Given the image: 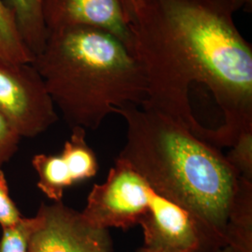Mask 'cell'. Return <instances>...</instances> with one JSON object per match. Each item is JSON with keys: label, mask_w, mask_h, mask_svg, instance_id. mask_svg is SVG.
I'll use <instances>...</instances> for the list:
<instances>
[{"label": "cell", "mask_w": 252, "mask_h": 252, "mask_svg": "<svg viewBox=\"0 0 252 252\" xmlns=\"http://www.w3.org/2000/svg\"><path fill=\"white\" fill-rule=\"evenodd\" d=\"M32 64L71 129L96 130L117 108L141 107L147 98V81L135 55L101 30L50 31Z\"/></svg>", "instance_id": "3957f363"}, {"label": "cell", "mask_w": 252, "mask_h": 252, "mask_svg": "<svg viewBox=\"0 0 252 252\" xmlns=\"http://www.w3.org/2000/svg\"><path fill=\"white\" fill-rule=\"evenodd\" d=\"M221 0H137L126 11L141 108L220 149L252 130V46Z\"/></svg>", "instance_id": "6da1fadb"}, {"label": "cell", "mask_w": 252, "mask_h": 252, "mask_svg": "<svg viewBox=\"0 0 252 252\" xmlns=\"http://www.w3.org/2000/svg\"><path fill=\"white\" fill-rule=\"evenodd\" d=\"M215 252H235L234 250L230 247V246H224V247H221L220 248L219 250H217Z\"/></svg>", "instance_id": "d6986e66"}, {"label": "cell", "mask_w": 252, "mask_h": 252, "mask_svg": "<svg viewBox=\"0 0 252 252\" xmlns=\"http://www.w3.org/2000/svg\"><path fill=\"white\" fill-rule=\"evenodd\" d=\"M139 252H154V251H152V250H148V249H146V248H143L141 251Z\"/></svg>", "instance_id": "ffe728a7"}, {"label": "cell", "mask_w": 252, "mask_h": 252, "mask_svg": "<svg viewBox=\"0 0 252 252\" xmlns=\"http://www.w3.org/2000/svg\"><path fill=\"white\" fill-rule=\"evenodd\" d=\"M32 165L38 177L37 188L54 202L62 201L64 189L94 178L99 168L95 153L87 144L86 130L81 127L71 129L61 154H36Z\"/></svg>", "instance_id": "ba28073f"}, {"label": "cell", "mask_w": 252, "mask_h": 252, "mask_svg": "<svg viewBox=\"0 0 252 252\" xmlns=\"http://www.w3.org/2000/svg\"><path fill=\"white\" fill-rule=\"evenodd\" d=\"M21 135L0 113V167L17 153Z\"/></svg>", "instance_id": "2e32d148"}, {"label": "cell", "mask_w": 252, "mask_h": 252, "mask_svg": "<svg viewBox=\"0 0 252 252\" xmlns=\"http://www.w3.org/2000/svg\"><path fill=\"white\" fill-rule=\"evenodd\" d=\"M226 161L238 178L252 181V130H247L236 138Z\"/></svg>", "instance_id": "5bb4252c"}, {"label": "cell", "mask_w": 252, "mask_h": 252, "mask_svg": "<svg viewBox=\"0 0 252 252\" xmlns=\"http://www.w3.org/2000/svg\"><path fill=\"white\" fill-rule=\"evenodd\" d=\"M234 12L243 9L247 12H252V0H221Z\"/></svg>", "instance_id": "e0dca14e"}, {"label": "cell", "mask_w": 252, "mask_h": 252, "mask_svg": "<svg viewBox=\"0 0 252 252\" xmlns=\"http://www.w3.org/2000/svg\"><path fill=\"white\" fill-rule=\"evenodd\" d=\"M11 10L21 36L36 56L45 45L48 31L42 14V0H4Z\"/></svg>", "instance_id": "8fae6325"}, {"label": "cell", "mask_w": 252, "mask_h": 252, "mask_svg": "<svg viewBox=\"0 0 252 252\" xmlns=\"http://www.w3.org/2000/svg\"><path fill=\"white\" fill-rule=\"evenodd\" d=\"M39 223L31 234L28 252H111L108 229L93 225L81 212L62 201L42 203Z\"/></svg>", "instance_id": "8992f818"}, {"label": "cell", "mask_w": 252, "mask_h": 252, "mask_svg": "<svg viewBox=\"0 0 252 252\" xmlns=\"http://www.w3.org/2000/svg\"><path fill=\"white\" fill-rule=\"evenodd\" d=\"M0 113L21 137H35L57 122L54 102L32 63L0 60Z\"/></svg>", "instance_id": "5b68a950"}, {"label": "cell", "mask_w": 252, "mask_h": 252, "mask_svg": "<svg viewBox=\"0 0 252 252\" xmlns=\"http://www.w3.org/2000/svg\"><path fill=\"white\" fill-rule=\"evenodd\" d=\"M115 113L127 126L126 143L118 158L156 192L195 217L218 249L226 246L228 213L239 178L220 149L153 109L128 105Z\"/></svg>", "instance_id": "7a4b0ae2"}, {"label": "cell", "mask_w": 252, "mask_h": 252, "mask_svg": "<svg viewBox=\"0 0 252 252\" xmlns=\"http://www.w3.org/2000/svg\"><path fill=\"white\" fill-rule=\"evenodd\" d=\"M144 248L158 252H215L206 228L186 208L154 190L139 223Z\"/></svg>", "instance_id": "52a82bcc"}, {"label": "cell", "mask_w": 252, "mask_h": 252, "mask_svg": "<svg viewBox=\"0 0 252 252\" xmlns=\"http://www.w3.org/2000/svg\"><path fill=\"white\" fill-rule=\"evenodd\" d=\"M22 218L15 203L10 198L8 182L0 167V226L4 229L15 225Z\"/></svg>", "instance_id": "9a60e30c"}, {"label": "cell", "mask_w": 252, "mask_h": 252, "mask_svg": "<svg viewBox=\"0 0 252 252\" xmlns=\"http://www.w3.org/2000/svg\"><path fill=\"white\" fill-rule=\"evenodd\" d=\"M154 189L128 162L117 158L103 184H94L81 211L93 225L127 229L138 224Z\"/></svg>", "instance_id": "277c9868"}, {"label": "cell", "mask_w": 252, "mask_h": 252, "mask_svg": "<svg viewBox=\"0 0 252 252\" xmlns=\"http://www.w3.org/2000/svg\"><path fill=\"white\" fill-rule=\"evenodd\" d=\"M39 223V217H23L18 223L2 229L0 252H28L31 234Z\"/></svg>", "instance_id": "4fadbf2b"}, {"label": "cell", "mask_w": 252, "mask_h": 252, "mask_svg": "<svg viewBox=\"0 0 252 252\" xmlns=\"http://www.w3.org/2000/svg\"><path fill=\"white\" fill-rule=\"evenodd\" d=\"M35 59L24 42L14 16L4 0H0V60L13 63H32Z\"/></svg>", "instance_id": "7c38bea8"}, {"label": "cell", "mask_w": 252, "mask_h": 252, "mask_svg": "<svg viewBox=\"0 0 252 252\" xmlns=\"http://www.w3.org/2000/svg\"><path fill=\"white\" fill-rule=\"evenodd\" d=\"M225 243L235 252H252V181L239 178L228 213Z\"/></svg>", "instance_id": "30bf717a"}, {"label": "cell", "mask_w": 252, "mask_h": 252, "mask_svg": "<svg viewBox=\"0 0 252 252\" xmlns=\"http://www.w3.org/2000/svg\"><path fill=\"white\" fill-rule=\"evenodd\" d=\"M120 1H121L122 6H123L125 14H126V10L129 9V7L131 6V4H132L133 2H135V1H137V0H120Z\"/></svg>", "instance_id": "ac0fdd59"}, {"label": "cell", "mask_w": 252, "mask_h": 252, "mask_svg": "<svg viewBox=\"0 0 252 252\" xmlns=\"http://www.w3.org/2000/svg\"><path fill=\"white\" fill-rule=\"evenodd\" d=\"M47 31L87 27L117 37L132 52V36L120 0H42Z\"/></svg>", "instance_id": "9c48e42d"}]
</instances>
